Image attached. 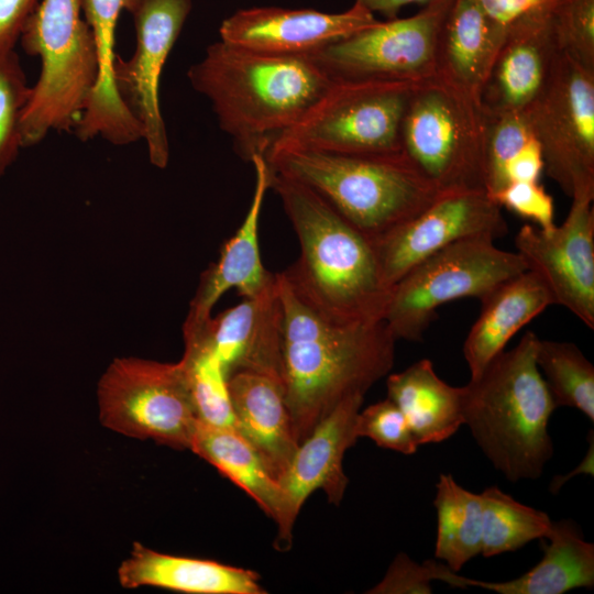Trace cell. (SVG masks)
<instances>
[{"label": "cell", "instance_id": "6da1fadb", "mask_svg": "<svg viewBox=\"0 0 594 594\" xmlns=\"http://www.w3.org/2000/svg\"><path fill=\"white\" fill-rule=\"evenodd\" d=\"M282 308L280 380L298 443L341 400L363 394L393 367L396 339L385 321H339L276 273Z\"/></svg>", "mask_w": 594, "mask_h": 594}, {"label": "cell", "instance_id": "7a4b0ae2", "mask_svg": "<svg viewBox=\"0 0 594 594\" xmlns=\"http://www.w3.org/2000/svg\"><path fill=\"white\" fill-rule=\"evenodd\" d=\"M187 77L211 102L220 128L246 162L265 157L332 81L308 56L266 54L222 40L206 48Z\"/></svg>", "mask_w": 594, "mask_h": 594}, {"label": "cell", "instance_id": "3957f363", "mask_svg": "<svg viewBox=\"0 0 594 594\" xmlns=\"http://www.w3.org/2000/svg\"><path fill=\"white\" fill-rule=\"evenodd\" d=\"M270 168V167H268ZM300 245L284 273L320 312L339 321H384L389 290L370 240L308 186L270 169Z\"/></svg>", "mask_w": 594, "mask_h": 594}, {"label": "cell", "instance_id": "277c9868", "mask_svg": "<svg viewBox=\"0 0 594 594\" xmlns=\"http://www.w3.org/2000/svg\"><path fill=\"white\" fill-rule=\"evenodd\" d=\"M538 341L526 332L461 386L463 425L512 482L538 479L553 454L548 425L557 407L537 365Z\"/></svg>", "mask_w": 594, "mask_h": 594}, {"label": "cell", "instance_id": "5b68a950", "mask_svg": "<svg viewBox=\"0 0 594 594\" xmlns=\"http://www.w3.org/2000/svg\"><path fill=\"white\" fill-rule=\"evenodd\" d=\"M265 161L271 170L315 190L369 240L414 218L442 194L404 153L289 150Z\"/></svg>", "mask_w": 594, "mask_h": 594}, {"label": "cell", "instance_id": "8992f818", "mask_svg": "<svg viewBox=\"0 0 594 594\" xmlns=\"http://www.w3.org/2000/svg\"><path fill=\"white\" fill-rule=\"evenodd\" d=\"M19 41L41 59L21 120L28 147L50 132L75 130L97 82L98 57L82 0H41Z\"/></svg>", "mask_w": 594, "mask_h": 594}, {"label": "cell", "instance_id": "52a82bcc", "mask_svg": "<svg viewBox=\"0 0 594 594\" xmlns=\"http://www.w3.org/2000/svg\"><path fill=\"white\" fill-rule=\"evenodd\" d=\"M485 113L440 78L417 84L402 123V151L441 193L484 188Z\"/></svg>", "mask_w": 594, "mask_h": 594}, {"label": "cell", "instance_id": "ba28073f", "mask_svg": "<svg viewBox=\"0 0 594 594\" xmlns=\"http://www.w3.org/2000/svg\"><path fill=\"white\" fill-rule=\"evenodd\" d=\"M527 271L517 252L477 235L455 241L410 268L391 289L384 321L396 340L420 342L439 307L461 298L482 300Z\"/></svg>", "mask_w": 594, "mask_h": 594}, {"label": "cell", "instance_id": "9c48e42d", "mask_svg": "<svg viewBox=\"0 0 594 594\" xmlns=\"http://www.w3.org/2000/svg\"><path fill=\"white\" fill-rule=\"evenodd\" d=\"M416 85L332 80L312 106L274 141L265 157L289 150L403 153L402 123Z\"/></svg>", "mask_w": 594, "mask_h": 594}, {"label": "cell", "instance_id": "30bf717a", "mask_svg": "<svg viewBox=\"0 0 594 594\" xmlns=\"http://www.w3.org/2000/svg\"><path fill=\"white\" fill-rule=\"evenodd\" d=\"M100 422L116 432L190 450L198 416L182 362L113 360L98 383Z\"/></svg>", "mask_w": 594, "mask_h": 594}, {"label": "cell", "instance_id": "8fae6325", "mask_svg": "<svg viewBox=\"0 0 594 594\" xmlns=\"http://www.w3.org/2000/svg\"><path fill=\"white\" fill-rule=\"evenodd\" d=\"M524 113L543 172L570 198L594 197V73L560 53L546 87Z\"/></svg>", "mask_w": 594, "mask_h": 594}, {"label": "cell", "instance_id": "7c38bea8", "mask_svg": "<svg viewBox=\"0 0 594 594\" xmlns=\"http://www.w3.org/2000/svg\"><path fill=\"white\" fill-rule=\"evenodd\" d=\"M452 1L435 0L415 15L377 21L308 57L332 80H428L437 76V37Z\"/></svg>", "mask_w": 594, "mask_h": 594}, {"label": "cell", "instance_id": "4fadbf2b", "mask_svg": "<svg viewBox=\"0 0 594 594\" xmlns=\"http://www.w3.org/2000/svg\"><path fill=\"white\" fill-rule=\"evenodd\" d=\"M191 10V0H139L131 11L135 50L116 57L114 82L124 105L142 128L152 165L165 168L169 144L160 107L161 75Z\"/></svg>", "mask_w": 594, "mask_h": 594}, {"label": "cell", "instance_id": "5bb4252c", "mask_svg": "<svg viewBox=\"0 0 594 594\" xmlns=\"http://www.w3.org/2000/svg\"><path fill=\"white\" fill-rule=\"evenodd\" d=\"M502 207L485 189L442 193L425 210L370 240L384 286L392 287L415 265L449 244L471 237L506 235Z\"/></svg>", "mask_w": 594, "mask_h": 594}, {"label": "cell", "instance_id": "9a60e30c", "mask_svg": "<svg viewBox=\"0 0 594 594\" xmlns=\"http://www.w3.org/2000/svg\"><path fill=\"white\" fill-rule=\"evenodd\" d=\"M560 226L543 230L522 226L515 237L516 252L537 274L553 305L565 307L594 329V210L591 196H575Z\"/></svg>", "mask_w": 594, "mask_h": 594}, {"label": "cell", "instance_id": "2e32d148", "mask_svg": "<svg viewBox=\"0 0 594 594\" xmlns=\"http://www.w3.org/2000/svg\"><path fill=\"white\" fill-rule=\"evenodd\" d=\"M363 399V394L350 395L324 416L299 443L278 479L280 499L275 520V547L278 550L289 549L298 514L315 491L322 490L333 505L342 502L349 484L343 471V458L359 439L355 422Z\"/></svg>", "mask_w": 594, "mask_h": 594}, {"label": "cell", "instance_id": "e0dca14e", "mask_svg": "<svg viewBox=\"0 0 594 594\" xmlns=\"http://www.w3.org/2000/svg\"><path fill=\"white\" fill-rule=\"evenodd\" d=\"M374 14L354 2L343 12L254 7L238 10L220 25V40L251 51L309 56L328 44L376 23Z\"/></svg>", "mask_w": 594, "mask_h": 594}, {"label": "cell", "instance_id": "ac0fdd59", "mask_svg": "<svg viewBox=\"0 0 594 594\" xmlns=\"http://www.w3.org/2000/svg\"><path fill=\"white\" fill-rule=\"evenodd\" d=\"M551 6L508 26L480 91L484 112H525L546 87L560 55L549 19Z\"/></svg>", "mask_w": 594, "mask_h": 594}, {"label": "cell", "instance_id": "d6986e66", "mask_svg": "<svg viewBox=\"0 0 594 594\" xmlns=\"http://www.w3.org/2000/svg\"><path fill=\"white\" fill-rule=\"evenodd\" d=\"M251 163L255 185L250 207L235 234L223 244L218 261L201 274L183 333L204 328L211 319L217 301L231 288L238 289L244 298L252 297L274 279L275 273L264 267L258 248V224L264 197L270 189V168L263 156L253 157Z\"/></svg>", "mask_w": 594, "mask_h": 594}, {"label": "cell", "instance_id": "ffe728a7", "mask_svg": "<svg viewBox=\"0 0 594 594\" xmlns=\"http://www.w3.org/2000/svg\"><path fill=\"white\" fill-rule=\"evenodd\" d=\"M208 336L228 376L252 371L282 383V308L276 273L258 294L211 317Z\"/></svg>", "mask_w": 594, "mask_h": 594}, {"label": "cell", "instance_id": "44dd1931", "mask_svg": "<svg viewBox=\"0 0 594 594\" xmlns=\"http://www.w3.org/2000/svg\"><path fill=\"white\" fill-rule=\"evenodd\" d=\"M139 0H82V14L92 32L98 78L88 105L75 129L82 141L105 139L128 145L142 139V128L120 98L113 76L116 30L123 10L131 12Z\"/></svg>", "mask_w": 594, "mask_h": 594}, {"label": "cell", "instance_id": "7402d4cb", "mask_svg": "<svg viewBox=\"0 0 594 594\" xmlns=\"http://www.w3.org/2000/svg\"><path fill=\"white\" fill-rule=\"evenodd\" d=\"M234 429L251 444L278 481L299 443L280 381L252 371L228 376Z\"/></svg>", "mask_w": 594, "mask_h": 594}, {"label": "cell", "instance_id": "603a6c76", "mask_svg": "<svg viewBox=\"0 0 594 594\" xmlns=\"http://www.w3.org/2000/svg\"><path fill=\"white\" fill-rule=\"evenodd\" d=\"M507 30L479 0H453L437 37V76L479 99Z\"/></svg>", "mask_w": 594, "mask_h": 594}, {"label": "cell", "instance_id": "cb8c5ba5", "mask_svg": "<svg viewBox=\"0 0 594 594\" xmlns=\"http://www.w3.org/2000/svg\"><path fill=\"white\" fill-rule=\"evenodd\" d=\"M121 586H152L189 594H264L260 575L212 560L152 550L140 542L118 569Z\"/></svg>", "mask_w": 594, "mask_h": 594}, {"label": "cell", "instance_id": "d4e9b609", "mask_svg": "<svg viewBox=\"0 0 594 594\" xmlns=\"http://www.w3.org/2000/svg\"><path fill=\"white\" fill-rule=\"evenodd\" d=\"M480 301V316L463 344L471 377L503 352L522 327L553 305L544 283L528 270L504 282Z\"/></svg>", "mask_w": 594, "mask_h": 594}, {"label": "cell", "instance_id": "484cf974", "mask_svg": "<svg viewBox=\"0 0 594 594\" xmlns=\"http://www.w3.org/2000/svg\"><path fill=\"white\" fill-rule=\"evenodd\" d=\"M386 389L419 446L442 442L463 425L461 387L441 380L428 359L388 375Z\"/></svg>", "mask_w": 594, "mask_h": 594}, {"label": "cell", "instance_id": "4316f807", "mask_svg": "<svg viewBox=\"0 0 594 594\" xmlns=\"http://www.w3.org/2000/svg\"><path fill=\"white\" fill-rule=\"evenodd\" d=\"M543 546L542 559L517 579L504 582L465 578L466 586H477L499 594H563L574 588L594 586V544L584 540L570 519L553 521Z\"/></svg>", "mask_w": 594, "mask_h": 594}, {"label": "cell", "instance_id": "83f0119b", "mask_svg": "<svg viewBox=\"0 0 594 594\" xmlns=\"http://www.w3.org/2000/svg\"><path fill=\"white\" fill-rule=\"evenodd\" d=\"M190 451L242 488L274 521L279 509V485L251 444L234 429L198 420Z\"/></svg>", "mask_w": 594, "mask_h": 594}, {"label": "cell", "instance_id": "f1b7e54d", "mask_svg": "<svg viewBox=\"0 0 594 594\" xmlns=\"http://www.w3.org/2000/svg\"><path fill=\"white\" fill-rule=\"evenodd\" d=\"M484 113V188L487 194L492 197L515 182H539L543 172L541 150L525 113Z\"/></svg>", "mask_w": 594, "mask_h": 594}, {"label": "cell", "instance_id": "f546056e", "mask_svg": "<svg viewBox=\"0 0 594 594\" xmlns=\"http://www.w3.org/2000/svg\"><path fill=\"white\" fill-rule=\"evenodd\" d=\"M433 505L437 509L435 557L454 572L481 554L483 503L455 482L451 474H440Z\"/></svg>", "mask_w": 594, "mask_h": 594}, {"label": "cell", "instance_id": "4dcf8cb0", "mask_svg": "<svg viewBox=\"0 0 594 594\" xmlns=\"http://www.w3.org/2000/svg\"><path fill=\"white\" fill-rule=\"evenodd\" d=\"M481 497L483 557L515 551L549 535L553 521L547 513L519 503L495 485L485 488Z\"/></svg>", "mask_w": 594, "mask_h": 594}, {"label": "cell", "instance_id": "1f68e13d", "mask_svg": "<svg viewBox=\"0 0 594 594\" xmlns=\"http://www.w3.org/2000/svg\"><path fill=\"white\" fill-rule=\"evenodd\" d=\"M208 324L197 332L183 334L185 351L180 362L199 421L234 428L228 375L212 351Z\"/></svg>", "mask_w": 594, "mask_h": 594}, {"label": "cell", "instance_id": "d6a6232c", "mask_svg": "<svg viewBox=\"0 0 594 594\" xmlns=\"http://www.w3.org/2000/svg\"><path fill=\"white\" fill-rule=\"evenodd\" d=\"M536 361L556 407H571L594 421V366L573 342L539 339Z\"/></svg>", "mask_w": 594, "mask_h": 594}, {"label": "cell", "instance_id": "836d02e7", "mask_svg": "<svg viewBox=\"0 0 594 594\" xmlns=\"http://www.w3.org/2000/svg\"><path fill=\"white\" fill-rule=\"evenodd\" d=\"M30 92L15 50L0 52V179L23 147L21 120Z\"/></svg>", "mask_w": 594, "mask_h": 594}, {"label": "cell", "instance_id": "e575fe53", "mask_svg": "<svg viewBox=\"0 0 594 594\" xmlns=\"http://www.w3.org/2000/svg\"><path fill=\"white\" fill-rule=\"evenodd\" d=\"M549 19L560 53L594 73V0H554Z\"/></svg>", "mask_w": 594, "mask_h": 594}, {"label": "cell", "instance_id": "d590c367", "mask_svg": "<svg viewBox=\"0 0 594 594\" xmlns=\"http://www.w3.org/2000/svg\"><path fill=\"white\" fill-rule=\"evenodd\" d=\"M433 580L463 587V576L457 574L447 564L435 560L417 563L406 553H398L381 582L366 593L430 594L432 593L431 582Z\"/></svg>", "mask_w": 594, "mask_h": 594}, {"label": "cell", "instance_id": "8d00e7d4", "mask_svg": "<svg viewBox=\"0 0 594 594\" xmlns=\"http://www.w3.org/2000/svg\"><path fill=\"white\" fill-rule=\"evenodd\" d=\"M355 432L358 438H370L378 447L403 454H414L419 447L404 414L388 398L359 411Z\"/></svg>", "mask_w": 594, "mask_h": 594}, {"label": "cell", "instance_id": "74e56055", "mask_svg": "<svg viewBox=\"0 0 594 594\" xmlns=\"http://www.w3.org/2000/svg\"><path fill=\"white\" fill-rule=\"evenodd\" d=\"M492 198L502 208L531 220L540 229L549 230L556 226L553 199L539 182L510 183Z\"/></svg>", "mask_w": 594, "mask_h": 594}, {"label": "cell", "instance_id": "f35d334b", "mask_svg": "<svg viewBox=\"0 0 594 594\" xmlns=\"http://www.w3.org/2000/svg\"><path fill=\"white\" fill-rule=\"evenodd\" d=\"M41 0H0V52L14 50Z\"/></svg>", "mask_w": 594, "mask_h": 594}, {"label": "cell", "instance_id": "ab89813d", "mask_svg": "<svg viewBox=\"0 0 594 594\" xmlns=\"http://www.w3.org/2000/svg\"><path fill=\"white\" fill-rule=\"evenodd\" d=\"M435 0H355L356 3L370 10L373 14L378 12L386 19L396 18L403 7L418 3L427 4Z\"/></svg>", "mask_w": 594, "mask_h": 594}, {"label": "cell", "instance_id": "60d3db41", "mask_svg": "<svg viewBox=\"0 0 594 594\" xmlns=\"http://www.w3.org/2000/svg\"><path fill=\"white\" fill-rule=\"evenodd\" d=\"M590 431H591L588 433L590 447H588V450H587V453H586L585 458L583 459L581 464H579L573 472H570L569 474H566V476H564V477L563 476H556V477L552 479V481L550 483V491H551L552 494H557L559 492V490L561 488V486L563 485V483H565L571 477H573L576 472L588 474L591 476L593 475L594 439H593V430H590Z\"/></svg>", "mask_w": 594, "mask_h": 594}]
</instances>
